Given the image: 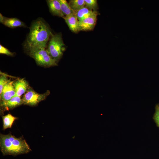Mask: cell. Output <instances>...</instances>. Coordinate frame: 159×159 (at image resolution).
I'll list each match as a JSON object with an SVG mask.
<instances>
[{
	"label": "cell",
	"instance_id": "52a82bcc",
	"mask_svg": "<svg viewBox=\"0 0 159 159\" xmlns=\"http://www.w3.org/2000/svg\"><path fill=\"white\" fill-rule=\"evenodd\" d=\"M97 15H94L82 20L79 21L80 31H87L92 29L95 25Z\"/></svg>",
	"mask_w": 159,
	"mask_h": 159
},
{
	"label": "cell",
	"instance_id": "2e32d148",
	"mask_svg": "<svg viewBox=\"0 0 159 159\" xmlns=\"http://www.w3.org/2000/svg\"><path fill=\"white\" fill-rule=\"evenodd\" d=\"M69 4L74 11H77L85 7V0H72L69 1Z\"/></svg>",
	"mask_w": 159,
	"mask_h": 159
},
{
	"label": "cell",
	"instance_id": "277c9868",
	"mask_svg": "<svg viewBox=\"0 0 159 159\" xmlns=\"http://www.w3.org/2000/svg\"><path fill=\"white\" fill-rule=\"evenodd\" d=\"M51 37L47 50L50 56L57 61L63 55V48L65 44L60 33L52 34Z\"/></svg>",
	"mask_w": 159,
	"mask_h": 159
},
{
	"label": "cell",
	"instance_id": "9c48e42d",
	"mask_svg": "<svg viewBox=\"0 0 159 159\" xmlns=\"http://www.w3.org/2000/svg\"><path fill=\"white\" fill-rule=\"evenodd\" d=\"M16 95L20 97L26 91L28 86L27 82L23 79H19L14 82Z\"/></svg>",
	"mask_w": 159,
	"mask_h": 159
},
{
	"label": "cell",
	"instance_id": "8992f818",
	"mask_svg": "<svg viewBox=\"0 0 159 159\" xmlns=\"http://www.w3.org/2000/svg\"><path fill=\"white\" fill-rule=\"evenodd\" d=\"M14 81H9L4 86L0 94L1 101H6L16 95V92L13 85Z\"/></svg>",
	"mask_w": 159,
	"mask_h": 159
},
{
	"label": "cell",
	"instance_id": "3957f363",
	"mask_svg": "<svg viewBox=\"0 0 159 159\" xmlns=\"http://www.w3.org/2000/svg\"><path fill=\"white\" fill-rule=\"evenodd\" d=\"M29 50V55L38 65L47 67L57 65V61L50 56L45 48H35Z\"/></svg>",
	"mask_w": 159,
	"mask_h": 159
},
{
	"label": "cell",
	"instance_id": "6da1fadb",
	"mask_svg": "<svg viewBox=\"0 0 159 159\" xmlns=\"http://www.w3.org/2000/svg\"><path fill=\"white\" fill-rule=\"evenodd\" d=\"M52 33L49 26L43 20L39 19L31 25L26 41V45L29 49L46 48Z\"/></svg>",
	"mask_w": 159,
	"mask_h": 159
},
{
	"label": "cell",
	"instance_id": "5b68a950",
	"mask_svg": "<svg viewBox=\"0 0 159 159\" xmlns=\"http://www.w3.org/2000/svg\"><path fill=\"white\" fill-rule=\"evenodd\" d=\"M49 93L48 92L44 94H39L32 89H29L22 99V103L32 106L36 105L44 100Z\"/></svg>",
	"mask_w": 159,
	"mask_h": 159
},
{
	"label": "cell",
	"instance_id": "8fae6325",
	"mask_svg": "<svg viewBox=\"0 0 159 159\" xmlns=\"http://www.w3.org/2000/svg\"><path fill=\"white\" fill-rule=\"evenodd\" d=\"M74 12L79 21L82 20L94 15H98L97 11L90 10L85 6Z\"/></svg>",
	"mask_w": 159,
	"mask_h": 159
},
{
	"label": "cell",
	"instance_id": "4fadbf2b",
	"mask_svg": "<svg viewBox=\"0 0 159 159\" xmlns=\"http://www.w3.org/2000/svg\"><path fill=\"white\" fill-rule=\"evenodd\" d=\"M6 26L11 28L24 26V23L18 19L14 18L5 17L3 23Z\"/></svg>",
	"mask_w": 159,
	"mask_h": 159
},
{
	"label": "cell",
	"instance_id": "ba28073f",
	"mask_svg": "<svg viewBox=\"0 0 159 159\" xmlns=\"http://www.w3.org/2000/svg\"><path fill=\"white\" fill-rule=\"evenodd\" d=\"M63 18L72 32L77 33L80 31L79 20L74 13L64 16Z\"/></svg>",
	"mask_w": 159,
	"mask_h": 159
},
{
	"label": "cell",
	"instance_id": "ac0fdd59",
	"mask_svg": "<svg viewBox=\"0 0 159 159\" xmlns=\"http://www.w3.org/2000/svg\"><path fill=\"white\" fill-rule=\"evenodd\" d=\"M10 80L5 75H2L0 77V94L2 92L5 85Z\"/></svg>",
	"mask_w": 159,
	"mask_h": 159
},
{
	"label": "cell",
	"instance_id": "d6986e66",
	"mask_svg": "<svg viewBox=\"0 0 159 159\" xmlns=\"http://www.w3.org/2000/svg\"><path fill=\"white\" fill-rule=\"evenodd\" d=\"M155 109L153 119L157 126L159 127V104L156 105Z\"/></svg>",
	"mask_w": 159,
	"mask_h": 159
},
{
	"label": "cell",
	"instance_id": "5bb4252c",
	"mask_svg": "<svg viewBox=\"0 0 159 159\" xmlns=\"http://www.w3.org/2000/svg\"><path fill=\"white\" fill-rule=\"evenodd\" d=\"M17 118L11 114H8L2 117L3 121V129L5 130L8 128H11L15 120Z\"/></svg>",
	"mask_w": 159,
	"mask_h": 159
},
{
	"label": "cell",
	"instance_id": "44dd1931",
	"mask_svg": "<svg viewBox=\"0 0 159 159\" xmlns=\"http://www.w3.org/2000/svg\"><path fill=\"white\" fill-rule=\"evenodd\" d=\"M5 17L3 16L1 13L0 14V21L1 23L3 24L4 20Z\"/></svg>",
	"mask_w": 159,
	"mask_h": 159
},
{
	"label": "cell",
	"instance_id": "e0dca14e",
	"mask_svg": "<svg viewBox=\"0 0 159 159\" xmlns=\"http://www.w3.org/2000/svg\"><path fill=\"white\" fill-rule=\"evenodd\" d=\"M85 7L90 10L96 11L98 8L97 1L96 0H85Z\"/></svg>",
	"mask_w": 159,
	"mask_h": 159
},
{
	"label": "cell",
	"instance_id": "30bf717a",
	"mask_svg": "<svg viewBox=\"0 0 159 159\" xmlns=\"http://www.w3.org/2000/svg\"><path fill=\"white\" fill-rule=\"evenodd\" d=\"M50 11L54 15L62 18L64 16L62 12L60 3L59 0L47 1Z\"/></svg>",
	"mask_w": 159,
	"mask_h": 159
},
{
	"label": "cell",
	"instance_id": "7c38bea8",
	"mask_svg": "<svg viewBox=\"0 0 159 159\" xmlns=\"http://www.w3.org/2000/svg\"><path fill=\"white\" fill-rule=\"evenodd\" d=\"M20 97L15 95L10 100L6 101H1V106L8 109H13L22 104Z\"/></svg>",
	"mask_w": 159,
	"mask_h": 159
},
{
	"label": "cell",
	"instance_id": "7a4b0ae2",
	"mask_svg": "<svg viewBox=\"0 0 159 159\" xmlns=\"http://www.w3.org/2000/svg\"><path fill=\"white\" fill-rule=\"evenodd\" d=\"M0 145L1 151L4 155L15 156L28 153L32 150L23 137L16 138L11 134H1Z\"/></svg>",
	"mask_w": 159,
	"mask_h": 159
},
{
	"label": "cell",
	"instance_id": "9a60e30c",
	"mask_svg": "<svg viewBox=\"0 0 159 159\" xmlns=\"http://www.w3.org/2000/svg\"><path fill=\"white\" fill-rule=\"evenodd\" d=\"M61 6L62 13L64 16L74 13V11L71 8L69 3L65 0H59Z\"/></svg>",
	"mask_w": 159,
	"mask_h": 159
},
{
	"label": "cell",
	"instance_id": "ffe728a7",
	"mask_svg": "<svg viewBox=\"0 0 159 159\" xmlns=\"http://www.w3.org/2000/svg\"><path fill=\"white\" fill-rule=\"evenodd\" d=\"M0 53L9 56H13L14 55L13 53L11 52L7 49L1 44L0 45Z\"/></svg>",
	"mask_w": 159,
	"mask_h": 159
}]
</instances>
